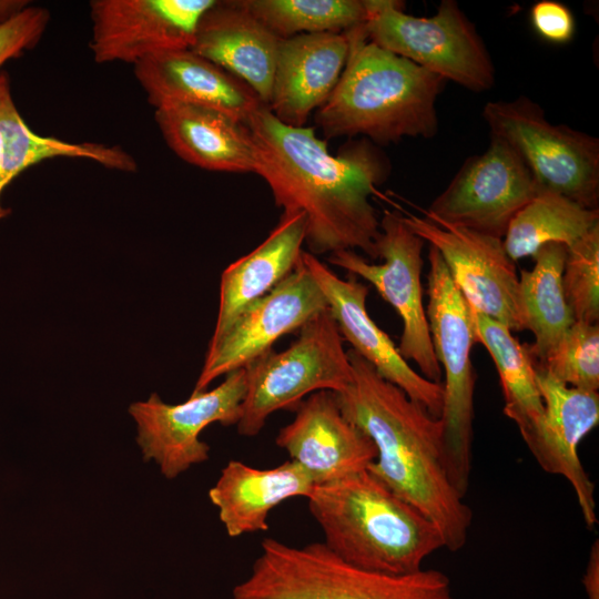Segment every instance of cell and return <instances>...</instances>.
I'll use <instances>...</instances> for the list:
<instances>
[{
    "label": "cell",
    "instance_id": "20",
    "mask_svg": "<svg viewBox=\"0 0 599 599\" xmlns=\"http://www.w3.org/2000/svg\"><path fill=\"white\" fill-rule=\"evenodd\" d=\"M349 50L346 33L281 39L267 108L284 124L304 126L331 95Z\"/></svg>",
    "mask_w": 599,
    "mask_h": 599
},
{
    "label": "cell",
    "instance_id": "34",
    "mask_svg": "<svg viewBox=\"0 0 599 599\" xmlns=\"http://www.w3.org/2000/svg\"><path fill=\"white\" fill-rule=\"evenodd\" d=\"M582 583L588 599H599V541L593 542Z\"/></svg>",
    "mask_w": 599,
    "mask_h": 599
},
{
    "label": "cell",
    "instance_id": "3",
    "mask_svg": "<svg viewBox=\"0 0 599 599\" xmlns=\"http://www.w3.org/2000/svg\"><path fill=\"white\" fill-rule=\"evenodd\" d=\"M344 33L345 67L315 114L324 136L363 135L377 144L435 136L436 101L446 80L370 42L364 23Z\"/></svg>",
    "mask_w": 599,
    "mask_h": 599
},
{
    "label": "cell",
    "instance_id": "26",
    "mask_svg": "<svg viewBox=\"0 0 599 599\" xmlns=\"http://www.w3.org/2000/svg\"><path fill=\"white\" fill-rule=\"evenodd\" d=\"M566 253L564 244H546L532 256L534 267L520 271L518 276L525 329L535 337L526 348L535 364L547 358L575 323L562 288Z\"/></svg>",
    "mask_w": 599,
    "mask_h": 599
},
{
    "label": "cell",
    "instance_id": "31",
    "mask_svg": "<svg viewBox=\"0 0 599 599\" xmlns=\"http://www.w3.org/2000/svg\"><path fill=\"white\" fill-rule=\"evenodd\" d=\"M562 288L575 321L599 319V224L567 247Z\"/></svg>",
    "mask_w": 599,
    "mask_h": 599
},
{
    "label": "cell",
    "instance_id": "24",
    "mask_svg": "<svg viewBox=\"0 0 599 599\" xmlns=\"http://www.w3.org/2000/svg\"><path fill=\"white\" fill-rule=\"evenodd\" d=\"M315 484L295 461L257 469L230 460L209 490L211 502L230 537L265 531L268 512L284 500L308 497Z\"/></svg>",
    "mask_w": 599,
    "mask_h": 599
},
{
    "label": "cell",
    "instance_id": "13",
    "mask_svg": "<svg viewBox=\"0 0 599 599\" xmlns=\"http://www.w3.org/2000/svg\"><path fill=\"white\" fill-rule=\"evenodd\" d=\"M405 224L443 257L456 286L475 312L511 332L525 329L515 262L502 238L402 213Z\"/></svg>",
    "mask_w": 599,
    "mask_h": 599
},
{
    "label": "cell",
    "instance_id": "23",
    "mask_svg": "<svg viewBox=\"0 0 599 599\" xmlns=\"http://www.w3.org/2000/svg\"><path fill=\"white\" fill-rule=\"evenodd\" d=\"M304 242V213L283 212L277 225L256 248L223 271L219 312L209 347L248 305L266 295L298 266Z\"/></svg>",
    "mask_w": 599,
    "mask_h": 599
},
{
    "label": "cell",
    "instance_id": "14",
    "mask_svg": "<svg viewBox=\"0 0 599 599\" xmlns=\"http://www.w3.org/2000/svg\"><path fill=\"white\" fill-rule=\"evenodd\" d=\"M216 0H92L90 50L97 63L135 64L191 48L202 16Z\"/></svg>",
    "mask_w": 599,
    "mask_h": 599
},
{
    "label": "cell",
    "instance_id": "29",
    "mask_svg": "<svg viewBox=\"0 0 599 599\" xmlns=\"http://www.w3.org/2000/svg\"><path fill=\"white\" fill-rule=\"evenodd\" d=\"M281 39L306 33H344L365 22L364 0H242Z\"/></svg>",
    "mask_w": 599,
    "mask_h": 599
},
{
    "label": "cell",
    "instance_id": "18",
    "mask_svg": "<svg viewBox=\"0 0 599 599\" xmlns=\"http://www.w3.org/2000/svg\"><path fill=\"white\" fill-rule=\"evenodd\" d=\"M534 368L545 416L530 451L545 471L561 475L570 483L583 520L591 528L597 524L595 485L581 465L578 446L598 425V392L570 387L542 366L534 364Z\"/></svg>",
    "mask_w": 599,
    "mask_h": 599
},
{
    "label": "cell",
    "instance_id": "32",
    "mask_svg": "<svg viewBox=\"0 0 599 599\" xmlns=\"http://www.w3.org/2000/svg\"><path fill=\"white\" fill-rule=\"evenodd\" d=\"M50 22L47 8L29 4L0 26V68L9 60L20 58L41 41Z\"/></svg>",
    "mask_w": 599,
    "mask_h": 599
},
{
    "label": "cell",
    "instance_id": "8",
    "mask_svg": "<svg viewBox=\"0 0 599 599\" xmlns=\"http://www.w3.org/2000/svg\"><path fill=\"white\" fill-rule=\"evenodd\" d=\"M364 3L367 39L379 48L474 92L495 84L488 49L455 0H443L432 17L408 14L396 0Z\"/></svg>",
    "mask_w": 599,
    "mask_h": 599
},
{
    "label": "cell",
    "instance_id": "2",
    "mask_svg": "<svg viewBox=\"0 0 599 599\" xmlns=\"http://www.w3.org/2000/svg\"><path fill=\"white\" fill-rule=\"evenodd\" d=\"M352 383L334 393L343 415L374 443L367 470L417 508L439 530L445 548L461 549L473 514L451 485L443 447V425L399 387L384 379L352 348Z\"/></svg>",
    "mask_w": 599,
    "mask_h": 599
},
{
    "label": "cell",
    "instance_id": "33",
    "mask_svg": "<svg viewBox=\"0 0 599 599\" xmlns=\"http://www.w3.org/2000/svg\"><path fill=\"white\" fill-rule=\"evenodd\" d=\"M530 18L536 32L549 42H568L575 33L573 16L561 2L538 1L531 8Z\"/></svg>",
    "mask_w": 599,
    "mask_h": 599
},
{
    "label": "cell",
    "instance_id": "17",
    "mask_svg": "<svg viewBox=\"0 0 599 599\" xmlns=\"http://www.w3.org/2000/svg\"><path fill=\"white\" fill-rule=\"evenodd\" d=\"M295 413L275 441L315 486L364 470L375 460L374 443L343 415L333 392L312 393Z\"/></svg>",
    "mask_w": 599,
    "mask_h": 599
},
{
    "label": "cell",
    "instance_id": "12",
    "mask_svg": "<svg viewBox=\"0 0 599 599\" xmlns=\"http://www.w3.org/2000/svg\"><path fill=\"white\" fill-rule=\"evenodd\" d=\"M245 394V370L226 375L211 390L191 396L181 404H166L155 393L148 400L129 406L138 428L136 443L145 461L154 460L167 479L209 458L210 447L200 439L202 430L213 423L236 425Z\"/></svg>",
    "mask_w": 599,
    "mask_h": 599
},
{
    "label": "cell",
    "instance_id": "35",
    "mask_svg": "<svg viewBox=\"0 0 599 599\" xmlns=\"http://www.w3.org/2000/svg\"><path fill=\"white\" fill-rule=\"evenodd\" d=\"M31 4L29 0H0V26Z\"/></svg>",
    "mask_w": 599,
    "mask_h": 599
},
{
    "label": "cell",
    "instance_id": "27",
    "mask_svg": "<svg viewBox=\"0 0 599 599\" xmlns=\"http://www.w3.org/2000/svg\"><path fill=\"white\" fill-rule=\"evenodd\" d=\"M476 342L490 354L500 378L504 413L518 427L531 450L544 423V403L535 379V368L526 345L499 322L474 311Z\"/></svg>",
    "mask_w": 599,
    "mask_h": 599
},
{
    "label": "cell",
    "instance_id": "22",
    "mask_svg": "<svg viewBox=\"0 0 599 599\" xmlns=\"http://www.w3.org/2000/svg\"><path fill=\"white\" fill-rule=\"evenodd\" d=\"M154 121L167 146L191 165L215 172L254 173L255 151L245 124L220 111L166 104Z\"/></svg>",
    "mask_w": 599,
    "mask_h": 599
},
{
    "label": "cell",
    "instance_id": "28",
    "mask_svg": "<svg viewBox=\"0 0 599 599\" xmlns=\"http://www.w3.org/2000/svg\"><path fill=\"white\" fill-rule=\"evenodd\" d=\"M599 224L598 209H587L552 191L539 192L511 219L504 247L511 261L534 256L546 244L572 245Z\"/></svg>",
    "mask_w": 599,
    "mask_h": 599
},
{
    "label": "cell",
    "instance_id": "9",
    "mask_svg": "<svg viewBox=\"0 0 599 599\" xmlns=\"http://www.w3.org/2000/svg\"><path fill=\"white\" fill-rule=\"evenodd\" d=\"M483 116L490 135L504 140L520 155L540 190L598 209V138L552 124L541 106L525 95L487 102Z\"/></svg>",
    "mask_w": 599,
    "mask_h": 599
},
{
    "label": "cell",
    "instance_id": "30",
    "mask_svg": "<svg viewBox=\"0 0 599 599\" xmlns=\"http://www.w3.org/2000/svg\"><path fill=\"white\" fill-rule=\"evenodd\" d=\"M535 364V363H534ZM564 384L590 392L599 388L598 323L575 321L541 364Z\"/></svg>",
    "mask_w": 599,
    "mask_h": 599
},
{
    "label": "cell",
    "instance_id": "21",
    "mask_svg": "<svg viewBox=\"0 0 599 599\" xmlns=\"http://www.w3.org/2000/svg\"><path fill=\"white\" fill-rule=\"evenodd\" d=\"M280 41L242 0H216L202 16L190 49L242 80L267 106Z\"/></svg>",
    "mask_w": 599,
    "mask_h": 599
},
{
    "label": "cell",
    "instance_id": "10",
    "mask_svg": "<svg viewBox=\"0 0 599 599\" xmlns=\"http://www.w3.org/2000/svg\"><path fill=\"white\" fill-rule=\"evenodd\" d=\"M379 229L376 247L382 264L372 263L352 250L329 254L328 262L369 282L394 307L403 321L399 354L416 363L426 379L440 383L441 369L423 303L420 276L425 241L405 224L400 212L385 210Z\"/></svg>",
    "mask_w": 599,
    "mask_h": 599
},
{
    "label": "cell",
    "instance_id": "11",
    "mask_svg": "<svg viewBox=\"0 0 599 599\" xmlns=\"http://www.w3.org/2000/svg\"><path fill=\"white\" fill-rule=\"evenodd\" d=\"M529 169L504 140L490 135L485 152L469 156L423 216L502 238L511 219L538 192Z\"/></svg>",
    "mask_w": 599,
    "mask_h": 599
},
{
    "label": "cell",
    "instance_id": "7",
    "mask_svg": "<svg viewBox=\"0 0 599 599\" xmlns=\"http://www.w3.org/2000/svg\"><path fill=\"white\" fill-rule=\"evenodd\" d=\"M298 334L286 349H270L244 367L245 394L235 425L240 435L256 436L271 414L295 410L312 393H338L352 383L344 339L328 307L306 322Z\"/></svg>",
    "mask_w": 599,
    "mask_h": 599
},
{
    "label": "cell",
    "instance_id": "25",
    "mask_svg": "<svg viewBox=\"0 0 599 599\" xmlns=\"http://www.w3.org/2000/svg\"><path fill=\"white\" fill-rule=\"evenodd\" d=\"M53 158L90 160L124 173L138 170L135 159L120 145L69 142L33 132L14 103L9 74L0 72V221L11 213L1 205L7 186L28 167Z\"/></svg>",
    "mask_w": 599,
    "mask_h": 599
},
{
    "label": "cell",
    "instance_id": "1",
    "mask_svg": "<svg viewBox=\"0 0 599 599\" xmlns=\"http://www.w3.org/2000/svg\"><path fill=\"white\" fill-rule=\"evenodd\" d=\"M245 125L255 151L254 173L283 212L304 213L309 253L352 250L377 260L379 219L369 199L389 174L384 154L363 139L333 155L314 128L284 124L267 106Z\"/></svg>",
    "mask_w": 599,
    "mask_h": 599
},
{
    "label": "cell",
    "instance_id": "19",
    "mask_svg": "<svg viewBox=\"0 0 599 599\" xmlns=\"http://www.w3.org/2000/svg\"><path fill=\"white\" fill-rule=\"evenodd\" d=\"M133 72L154 109L166 104L203 106L245 124L265 106L246 83L190 48L148 57L133 65Z\"/></svg>",
    "mask_w": 599,
    "mask_h": 599
},
{
    "label": "cell",
    "instance_id": "4",
    "mask_svg": "<svg viewBox=\"0 0 599 599\" xmlns=\"http://www.w3.org/2000/svg\"><path fill=\"white\" fill-rule=\"evenodd\" d=\"M307 500L323 544L358 569L413 573L445 547L437 527L367 469L315 486Z\"/></svg>",
    "mask_w": 599,
    "mask_h": 599
},
{
    "label": "cell",
    "instance_id": "6",
    "mask_svg": "<svg viewBox=\"0 0 599 599\" xmlns=\"http://www.w3.org/2000/svg\"><path fill=\"white\" fill-rule=\"evenodd\" d=\"M426 317L436 358L444 367V461L449 480L464 498L471 473L476 342L474 309L453 281L439 252L429 245Z\"/></svg>",
    "mask_w": 599,
    "mask_h": 599
},
{
    "label": "cell",
    "instance_id": "16",
    "mask_svg": "<svg viewBox=\"0 0 599 599\" xmlns=\"http://www.w3.org/2000/svg\"><path fill=\"white\" fill-rule=\"evenodd\" d=\"M302 262L324 293L343 339L384 379L399 387L432 416L439 418L443 409L441 383L428 380L415 372L390 337L373 321L366 308L368 287L352 274L341 278L309 252H302Z\"/></svg>",
    "mask_w": 599,
    "mask_h": 599
},
{
    "label": "cell",
    "instance_id": "15",
    "mask_svg": "<svg viewBox=\"0 0 599 599\" xmlns=\"http://www.w3.org/2000/svg\"><path fill=\"white\" fill-rule=\"evenodd\" d=\"M328 307L326 297L301 257L298 266L266 295L248 305L230 328L207 347L192 394L217 377L244 368L272 349L282 336L298 331Z\"/></svg>",
    "mask_w": 599,
    "mask_h": 599
},
{
    "label": "cell",
    "instance_id": "5",
    "mask_svg": "<svg viewBox=\"0 0 599 599\" xmlns=\"http://www.w3.org/2000/svg\"><path fill=\"white\" fill-rule=\"evenodd\" d=\"M232 599H457L434 569L386 575L353 567L323 542L303 547L265 538L248 577Z\"/></svg>",
    "mask_w": 599,
    "mask_h": 599
}]
</instances>
